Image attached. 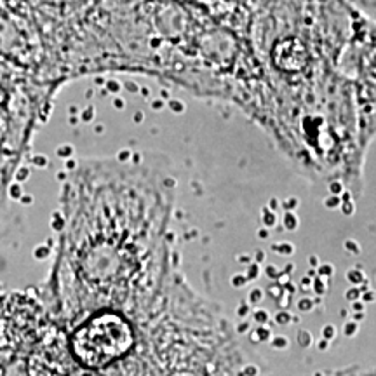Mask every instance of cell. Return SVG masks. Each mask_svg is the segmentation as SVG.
<instances>
[{"instance_id":"cell-1","label":"cell","mask_w":376,"mask_h":376,"mask_svg":"<svg viewBox=\"0 0 376 376\" xmlns=\"http://www.w3.org/2000/svg\"><path fill=\"white\" fill-rule=\"evenodd\" d=\"M244 110L286 134L373 125V25L350 0H254Z\"/></svg>"},{"instance_id":"cell-2","label":"cell","mask_w":376,"mask_h":376,"mask_svg":"<svg viewBox=\"0 0 376 376\" xmlns=\"http://www.w3.org/2000/svg\"><path fill=\"white\" fill-rule=\"evenodd\" d=\"M254 0H105L103 14L125 52L169 77L218 80L247 59Z\"/></svg>"},{"instance_id":"cell-3","label":"cell","mask_w":376,"mask_h":376,"mask_svg":"<svg viewBox=\"0 0 376 376\" xmlns=\"http://www.w3.org/2000/svg\"><path fill=\"white\" fill-rule=\"evenodd\" d=\"M347 277H348L350 282H354V284H359V282L364 280V274L360 270H350L348 274H347Z\"/></svg>"},{"instance_id":"cell-4","label":"cell","mask_w":376,"mask_h":376,"mask_svg":"<svg viewBox=\"0 0 376 376\" xmlns=\"http://www.w3.org/2000/svg\"><path fill=\"white\" fill-rule=\"evenodd\" d=\"M354 331L357 333V326H355V322H348L345 326V334L347 336H354Z\"/></svg>"},{"instance_id":"cell-5","label":"cell","mask_w":376,"mask_h":376,"mask_svg":"<svg viewBox=\"0 0 376 376\" xmlns=\"http://www.w3.org/2000/svg\"><path fill=\"white\" fill-rule=\"evenodd\" d=\"M359 296H360V289H357V288L350 289V291L347 292V298H348V300H354V298H355V300H357Z\"/></svg>"},{"instance_id":"cell-6","label":"cell","mask_w":376,"mask_h":376,"mask_svg":"<svg viewBox=\"0 0 376 376\" xmlns=\"http://www.w3.org/2000/svg\"><path fill=\"white\" fill-rule=\"evenodd\" d=\"M324 338H326V340H331V338L333 336H334V328H333V326H328V328H324Z\"/></svg>"},{"instance_id":"cell-7","label":"cell","mask_w":376,"mask_h":376,"mask_svg":"<svg viewBox=\"0 0 376 376\" xmlns=\"http://www.w3.org/2000/svg\"><path fill=\"white\" fill-rule=\"evenodd\" d=\"M277 348H282V347H288V340L286 338H275L274 341H272Z\"/></svg>"},{"instance_id":"cell-8","label":"cell","mask_w":376,"mask_h":376,"mask_svg":"<svg viewBox=\"0 0 376 376\" xmlns=\"http://www.w3.org/2000/svg\"><path fill=\"white\" fill-rule=\"evenodd\" d=\"M289 319H291V317H289V314H286V315L279 314V315H277V322H279V324H288Z\"/></svg>"},{"instance_id":"cell-9","label":"cell","mask_w":376,"mask_h":376,"mask_svg":"<svg viewBox=\"0 0 376 376\" xmlns=\"http://www.w3.org/2000/svg\"><path fill=\"white\" fill-rule=\"evenodd\" d=\"M254 319L260 320V322H265L266 319H268V315H266L265 312H256V314H254Z\"/></svg>"},{"instance_id":"cell-10","label":"cell","mask_w":376,"mask_h":376,"mask_svg":"<svg viewBox=\"0 0 376 376\" xmlns=\"http://www.w3.org/2000/svg\"><path fill=\"white\" fill-rule=\"evenodd\" d=\"M260 300H261V291L260 289H254L251 294V301H260Z\"/></svg>"},{"instance_id":"cell-11","label":"cell","mask_w":376,"mask_h":376,"mask_svg":"<svg viewBox=\"0 0 376 376\" xmlns=\"http://www.w3.org/2000/svg\"><path fill=\"white\" fill-rule=\"evenodd\" d=\"M319 272H320L322 275H326V274H333V266H322V268H320Z\"/></svg>"},{"instance_id":"cell-12","label":"cell","mask_w":376,"mask_h":376,"mask_svg":"<svg viewBox=\"0 0 376 376\" xmlns=\"http://www.w3.org/2000/svg\"><path fill=\"white\" fill-rule=\"evenodd\" d=\"M247 312H249L247 305H242V306H240V308H239V315H246V314H247Z\"/></svg>"},{"instance_id":"cell-13","label":"cell","mask_w":376,"mask_h":376,"mask_svg":"<svg viewBox=\"0 0 376 376\" xmlns=\"http://www.w3.org/2000/svg\"><path fill=\"white\" fill-rule=\"evenodd\" d=\"M233 284H235V286H240V284H242V277H240V275H237V277H235V280H233Z\"/></svg>"},{"instance_id":"cell-14","label":"cell","mask_w":376,"mask_h":376,"mask_svg":"<svg viewBox=\"0 0 376 376\" xmlns=\"http://www.w3.org/2000/svg\"><path fill=\"white\" fill-rule=\"evenodd\" d=\"M354 310H359V312H360V310H362V303H355L354 301Z\"/></svg>"},{"instance_id":"cell-15","label":"cell","mask_w":376,"mask_h":376,"mask_svg":"<svg viewBox=\"0 0 376 376\" xmlns=\"http://www.w3.org/2000/svg\"><path fill=\"white\" fill-rule=\"evenodd\" d=\"M310 301H303V306H301V310H310Z\"/></svg>"},{"instance_id":"cell-16","label":"cell","mask_w":376,"mask_h":376,"mask_svg":"<svg viewBox=\"0 0 376 376\" xmlns=\"http://www.w3.org/2000/svg\"><path fill=\"white\" fill-rule=\"evenodd\" d=\"M360 319H362V314H360V312H359V314H357V315H355V317H354V320H360Z\"/></svg>"},{"instance_id":"cell-17","label":"cell","mask_w":376,"mask_h":376,"mask_svg":"<svg viewBox=\"0 0 376 376\" xmlns=\"http://www.w3.org/2000/svg\"><path fill=\"white\" fill-rule=\"evenodd\" d=\"M364 300H373V294H364Z\"/></svg>"}]
</instances>
